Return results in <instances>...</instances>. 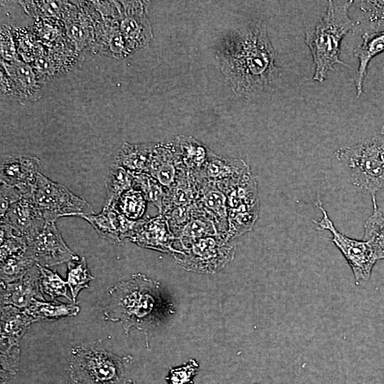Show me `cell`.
Returning <instances> with one entry per match:
<instances>
[{
    "mask_svg": "<svg viewBox=\"0 0 384 384\" xmlns=\"http://www.w3.org/2000/svg\"><path fill=\"white\" fill-rule=\"evenodd\" d=\"M352 0H330L323 18L306 32L305 43L315 65L313 79L323 82L336 64L347 65L340 59L341 43L345 36L356 26L348 15Z\"/></svg>",
    "mask_w": 384,
    "mask_h": 384,
    "instance_id": "obj_3",
    "label": "cell"
},
{
    "mask_svg": "<svg viewBox=\"0 0 384 384\" xmlns=\"http://www.w3.org/2000/svg\"><path fill=\"white\" fill-rule=\"evenodd\" d=\"M1 63L9 77L7 79L4 78V80L6 82H3L4 90L24 100L36 98L40 85L33 68L18 60Z\"/></svg>",
    "mask_w": 384,
    "mask_h": 384,
    "instance_id": "obj_15",
    "label": "cell"
},
{
    "mask_svg": "<svg viewBox=\"0 0 384 384\" xmlns=\"http://www.w3.org/2000/svg\"><path fill=\"white\" fill-rule=\"evenodd\" d=\"M1 208H0V214L1 218H2L9 206L14 203L18 201L21 198H23V195L17 189L1 183Z\"/></svg>",
    "mask_w": 384,
    "mask_h": 384,
    "instance_id": "obj_36",
    "label": "cell"
},
{
    "mask_svg": "<svg viewBox=\"0 0 384 384\" xmlns=\"http://www.w3.org/2000/svg\"><path fill=\"white\" fill-rule=\"evenodd\" d=\"M200 203L208 213L215 215L220 220V224H225L228 216L226 198L222 192L215 188H206L200 198Z\"/></svg>",
    "mask_w": 384,
    "mask_h": 384,
    "instance_id": "obj_30",
    "label": "cell"
},
{
    "mask_svg": "<svg viewBox=\"0 0 384 384\" xmlns=\"http://www.w3.org/2000/svg\"><path fill=\"white\" fill-rule=\"evenodd\" d=\"M154 144L124 143L120 149L117 163L134 175L147 173Z\"/></svg>",
    "mask_w": 384,
    "mask_h": 384,
    "instance_id": "obj_21",
    "label": "cell"
},
{
    "mask_svg": "<svg viewBox=\"0 0 384 384\" xmlns=\"http://www.w3.org/2000/svg\"><path fill=\"white\" fill-rule=\"evenodd\" d=\"M65 30L69 38L79 50L87 46L92 40L91 27L89 21L80 14L66 16Z\"/></svg>",
    "mask_w": 384,
    "mask_h": 384,
    "instance_id": "obj_29",
    "label": "cell"
},
{
    "mask_svg": "<svg viewBox=\"0 0 384 384\" xmlns=\"http://www.w3.org/2000/svg\"><path fill=\"white\" fill-rule=\"evenodd\" d=\"M40 164L36 156H9L1 164V183L17 189L23 197L30 196L39 173Z\"/></svg>",
    "mask_w": 384,
    "mask_h": 384,
    "instance_id": "obj_12",
    "label": "cell"
},
{
    "mask_svg": "<svg viewBox=\"0 0 384 384\" xmlns=\"http://www.w3.org/2000/svg\"><path fill=\"white\" fill-rule=\"evenodd\" d=\"M38 267L40 271V285L42 292L48 294L52 299L56 297L63 296L71 300L67 292V282L63 281L56 272L52 271L40 265H38Z\"/></svg>",
    "mask_w": 384,
    "mask_h": 384,
    "instance_id": "obj_31",
    "label": "cell"
},
{
    "mask_svg": "<svg viewBox=\"0 0 384 384\" xmlns=\"http://www.w3.org/2000/svg\"><path fill=\"white\" fill-rule=\"evenodd\" d=\"M37 320L24 309L1 307V356L2 367L14 373L19 360L18 342L29 325Z\"/></svg>",
    "mask_w": 384,
    "mask_h": 384,
    "instance_id": "obj_9",
    "label": "cell"
},
{
    "mask_svg": "<svg viewBox=\"0 0 384 384\" xmlns=\"http://www.w3.org/2000/svg\"><path fill=\"white\" fill-rule=\"evenodd\" d=\"M73 384H135L129 378L132 357H118L106 351L100 341L83 343L72 351Z\"/></svg>",
    "mask_w": 384,
    "mask_h": 384,
    "instance_id": "obj_4",
    "label": "cell"
},
{
    "mask_svg": "<svg viewBox=\"0 0 384 384\" xmlns=\"http://www.w3.org/2000/svg\"><path fill=\"white\" fill-rule=\"evenodd\" d=\"M373 210L364 223L363 240L368 242L378 260L384 259V215L376 199H373Z\"/></svg>",
    "mask_w": 384,
    "mask_h": 384,
    "instance_id": "obj_24",
    "label": "cell"
},
{
    "mask_svg": "<svg viewBox=\"0 0 384 384\" xmlns=\"http://www.w3.org/2000/svg\"><path fill=\"white\" fill-rule=\"evenodd\" d=\"M46 223L30 196L23 197L11 204L1 218V226L25 239L40 230Z\"/></svg>",
    "mask_w": 384,
    "mask_h": 384,
    "instance_id": "obj_13",
    "label": "cell"
},
{
    "mask_svg": "<svg viewBox=\"0 0 384 384\" xmlns=\"http://www.w3.org/2000/svg\"><path fill=\"white\" fill-rule=\"evenodd\" d=\"M36 262L26 249L1 258V284H9L22 278Z\"/></svg>",
    "mask_w": 384,
    "mask_h": 384,
    "instance_id": "obj_22",
    "label": "cell"
},
{
    "mask_svg": "<svg viewBox=\"0 0 384 384\" xmlns=\"http://www.w3.org/2000/svg\"><path fill=\"white\" fill-rule=\"evenodd\" d=\"M335 154L347 169L351 183L376 199L377 193L384 188V136L343 146Z\"/></svg>",
    "mask_w": 384,
    "mask_h": 384,
    "instance_id": "obj_5",
    "label": "cell"
},
{
    "mask_svg": "<svg viewBox=\"0 0 384 384\" xmlns=\"http://www.w3.org/2000/svg\"><path fill=\"white\" fill-rule=\"evenodd\" d=\"M198 363L190 360L186 364L171 368L166 380L169 384H193V379L198 370Z\"/></svg>",
    "mask_w": 384,
    "mask_h": 384,
    "instance_id": "obj_34",
    "label": "cell"
},
{
    "mask_svg": "<svg viewBox=\"0 0 384 384\" xmlns=\"http://www.w3.org/2000/svg\"><path fill=\"white\" fill-rule=\"evenodd\" d=\"M110 297L103 311L105 319L120 324L126 334L135 326L144 334L147 346L148 332L174 313L159 284L141 274L116 284L110 289Z\"/></svg>",
    "mask_w": 384,
    "mask_h": 384,
    "instance_id": "obj_2",
    "label": "cell"
},
{
    "mask_svg": "<svg viewBox=\"0 0 384 384\" xmlns=\"http://www.w3.org/2000/svg\"><path fill=\"white\" fill-rule=\"evenodd\" d=\"M119 9V30L130 53L149 43L152 38L151 24L142 1H122Z\"/></svg>",
    "mask_w": 384,
    "mask_h": 384,
    "instance_id": "obj_10",
    "label": "cell"
},
{
    "mask_svg": "<svg viewBox=\"0 0 384 384\" xmlns=\"http://www.w3.org/2000/svg\"><path fill=\"white\" fill-rule=\"evenodd\" d=\"M362 39L363 42L353 52L359 63L355 75L357 98L363 93V82L370 61L377 55L384 52V30L366 32L362 35Z\"/></svg>",
    "mask_w": 384,
    "mask_h": 384,
    "instance_id": "obj_17",
    "label": "cell"
},
{
    "mask_svg": "<svg viewBox=\"0 0 384 384\" xmlns=\"http://www.w3.org/2000/svg\"><path fill=\"white\" fill-rule=\"evenodd\" d=\"M25 240L28 254L43 267L79 260L64 242L55 222H47L40 230Z\"/></svg>",
    "mask_w": 384,
    "mask_h": 384,
    "instance_id": "obj_8",
    "label": "cell"
},
{
    "mask_svg": "<svg viewBox=\"0 0 384 384\" xmlns=\"http://www.w3.org/2000/svg\"><path fill=\"white\" fill-rule=\"evenodd\" d=\"M134 187L143 193L146 201L158 208L160 214L165 215L171 207V198L165 188L146 173L134 175Z\"/></svg>",
    "mask_w": 384,
    "mask_h": 384,
    "instance_id": "obj_23",
    "label": "cell"
},
{
    "mask_svg": "<svg viewBox=\"0 0 384 384\" xmlns=\"http://www.w3.org/2000/svg\"><path fill=\"white\" fill-rule=\"evenodd\" d=\"M67 284L70 289L73 301L76 304L78 292L89 287L88 282L94 277L90 274L85 259L70 261L68 263Z\"/></svg>",
    "mask_w": 384,
    "mask_h": 384,
    "instance_id": "obj_28",
    "label": "cell"
},
{
    "mask_svg": "<svg viewBox=\"0 0 384 384\" xmlns=\"http://www.w3.org/2000/svg\"><path fill=\"white\" fill-rule=\"evenodd\" d=\"M80 218L90 223L101 237L114 243L132 240L141 223V219L129 220L116 206L111 205H104L97 215H82Z\"/></svg>",
    "mask_w": 384,
    "mask_h": 384,
    "instance_id": "obj_11",
    "label": "cell"
},
{
    "mask_svg": "<svg viewBox=\"0 0 384 384\" xmlns=\"http://www.w3.org/2000/svg\"><path fill=\"white\" fill-rule=\"evenodd\" d=\"M226 84L238 96L256 97L278 82L281 68L266 25L257 21L228 33L216 49Z\"/></svg>",
    "mask_w": 384,
    "mask_h": 384,
    "instance_id": "obj_1",
    "label": "cell"
},
{
    "mask_svg": "<svg viewBox=\"0 0 384 384\" xmlns=\"http://www.w3.org/2000/svg\"><path fill=\"white\" fill-rule=\"evenodd\" d=\"M146 201L143 193L133 188L122 194L116 208L128 219L139 220L145 212Z\"/></svg>",
    "mask_w": 384,
    "mask_h": 384,
    "instance_id": "obj_27",
    "label": "cell"
},
{
    "mask_svg": "<svg viewBox=\"0 0 384 384\" xmlns=\"http://www.w3.org/2000/svg\"><path fill=\"white\" fill-rule=\"evenodd\" d=\"M1 304L24 309L33 299L44 300L40 285L38 265L36 264L20 279L1 284Z\"/></svg>",
    "mask_w": 384,
    "mask_h": 384,
    "instance_id": "obj_14",
    "label": "cell"
},
{
    "mask_svg": "<svg viewBox=\"0 0 384 384\" xmlns=\"http://www.w3.org/2000/svg\"><path fill=\"white\" fill-rule=\"evenodd\" d=\"M174 145L181 163L188 169L197 172L203 171L213 154L202 143L191 137L179 136Z\"/></svg>",
    "mask_w": 384,
    "mask_h": 384,
    "instance_id": "obj_20",
    "label": "cell"
},
{
    "mask_svg": "<svg viewBox=\"0 0 384 384\" xmlns=\"http://www.w3.org/2000/svg\"><path fill=\"white\" fill-rule=\"evenodd\" d=\"M381 135L384 136V124H383L381 129H380Z\"/></svg>",
    "mask_w": 384,
    "mask_h": 384,
    "instance_id": "obj_37",
    "label": "cell"
},
{
    "mask_svg": "<svg viewBox=\"0 0 384 384\" xmlns=\"http://www.w3.org/2000/svg\"><path fill=\"white\" fill-rule=\"evenodd\" d=\"M25 11L32 16L41 18H58L65 11V1H22Z\"/></svg>",
    "mask_w": 384,
    "mask_h": 384,
    "instance_id": "obj_32",
    "label": "cell"
},
{
    "mask_svg": "<svg viewBox=\"0 0 384 384\" xmlns=\"http://www.w3.org/2000/svg\"><path fill=\"white\" fill-rule=\"evenodd\" d=\"M215 227L205 218L191 219L182 230V236L188 238H201L215 233Z\"/></svg>",
    "mask_w": 384,
    "mask_h": 384,
    "instance_id": "obj_33",
    "label": "cell"
},
{
    "mask_svg": "<svg viewBox=\"0 0 384 384\" xmlns=\"http://www.w3.org/2000/svg\"><path fill=\"white\" fill-rule=\"evenodd\" d=\"M166 220L162 215L149 220H142L131 241L143 247L165 250L169 247L171 239Z\"/></svg>",
    "mask_w": 384,
    "mask_h": 384,
    "instance_id": "obj_18",
    "label": "cell"
},
{
    "mask_svg": "<svg viewBox=\"0 0 384 384\" xmlns=\"http://www.w3.org/2000/svg\"><path fill=\"white\" fill-rule=\"evenodd\" d=\"M203 172L213 182L228 183L250 172L248 165L241 159L219 156L213 153Z\"/></svg>",
    "mask_w": 384,
    "mask_h": 384,
    "instance_id": "obj_19",
    "label": "cell"
},
{
    "mask_svg": "<svg viewBox=\"0 0 384 384\" xmlns=\"http://www.w3.org/2000/svg\"><path fill=\"white\" fill-rule=\"evenodd\" d=\"M1 56L4 62L18 60L14 41L9 28L5 25L1 27Z\"/></svg>",
    "mask_w": 384,
    "mask_h": 384,
    "instance_id": "obj_35",
    "label": "cell"
},
{
    "mask_svg": "<svg viewBox=\"0 0 384 384\" xmlns=\"http://www.w3.org/2000/svg\"><path fill=\"white\" fill-rule=\"evenodd\" d=\"M30 198L46 222H55L63 216L95 214L93 208L86 201L41 173L37 176Z\"/></svg>",
    "mask_w": 384,
    "mask_h": 384,
    "instance_id": "obj_6",
    "label": "cell"
},
{
    "mask_svg": "<svg viewBox=\"0 0 384 384\" xmlns=\"http://www.w3.org/2000/svg\"><path fill=\"white\" fill-rule=\"evenodd\" d=\"M133 187H134V174L119 164H114L111 169L107 183L104 205L116 206L122 194Z\"/></svg>",
    "mask_w": 384,
    "mask_h": 384,
    "instance_id": "obj_25",
    "label": "cell"
},
{
    "mask_svg": "<svg viewBox=\"0 0 384 384\" xmlns=\"http://www.w3.org/2000/svg\"><path fill=\"white\" fill-rule=\"evenodd\" d=\"M315 206L322 213L319 221L313 220L318 230H326L331 232L330 239L342 253L350 266L357 282H366L371 276L373 268L378 259L369 243L349 238L338 231L325 210L319 193L314 201Z\"/></svg>",
    "mask_w": 384,
    "mask_h": 384,
    "instance_id": "obj_7",
    "label": "cell"
},
{
    "mask_svg": "<svg viewBox=\"0 0 384 384\" xmlns=\"http://www.w3.org/2000/svg\"><path fill=\"white\" fill-rule=\"evenodd\" d=\"M25 310L38 321L44 319H58L65 316H75L78 313L80 309L75 303L63 304L56 301L46 302L33 299Z\"/></svg>",
    "mask_w": 384,
    "mask_h": 384,
    "instance_id": "obj_26",
    "label": "cell"
},
{
    "mask_svg": "<svg viewBox=\"0 0 384 384\" xmlns=\"http://www.w3.org/2000/svg\"><path fill=\"white\" fill-rule=\"evenodd\" d=\"M182 163L174 145L155 144L146 174L164 188L171 191L178 178L177 168Z\"/></svg>",
    "mask_w": 384,
    "mask_h": 384,
    "instance_id": "obj_16",
    "label": "cell"
}]
</instances>
